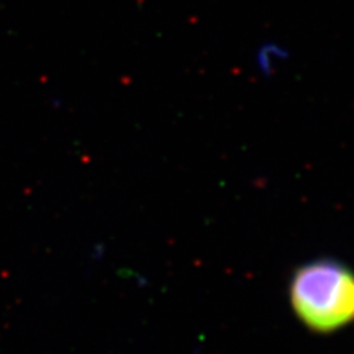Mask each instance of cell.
<instances>
[{
	"mask_svg": "<svg viewBox=\"0 0 354 354\" xmlns=\"http://www.w3.org/2000/svg\"><path fill=\"white\" fill-rule=\"evenodd\" d=\"M288 300L308 332L332 335L354 320V272L335 259H316L292 272Z\"/></svg>",
	"mask_w": 354,
	"mask_h": 354,
	"instance_id": "6da1fadb",
	"label": "cell"
}]
</instances>
